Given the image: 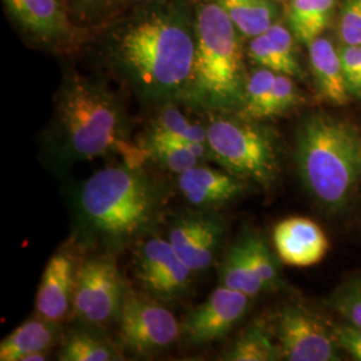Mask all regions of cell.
I'll return each instance as SVG.
<instances>
[{
    "mask_svg": "<svg viewBox=\"0 0 361 361\" xmlns=\"http://www.w3.org/2000/svg\"><path fill=\"white\" fill-rule=\"evenodd\" d=\"M194 22L186 0L145 3L106 31V56L143 101H182L193 71Z\"/></svg>",
    "mask_w": 361,
    "mask_h": 361,
    "instance_id": "6da1fadb",
    "label": "cell"
},
{
    "mask_svg": "<svg viewBox=\"0 0 361 361\" xmlns=\"http://www.w3.org/2000/svg\"><path fill=\"white\" fill-rule=\"evenodd\" d=\"M54 135L67 159H92L119 152L140 168L146 152L126 140L125 116L116 95L102 83L68 74L55 98Z\"/></svg>",
    "mask_w": 361,
    "mask_h": 361,
    "instance_id": "7a4b0ae2",
    "label": "cell"
},
{
    "mask_svg": "<svg viewBox=\"0 0 361 361\" xmlns=\"http://www.w3.org/2000/svg\"><path fill=\"white\" fill-rule=\"evenodd\" d=\"M194 8L195 55L182 101L209 113L241 110L247 82L241 35L217 0Z\"/></svg>",
    "mask_w": 361,
    "mask_h": 361,
    "instance_id": "3957f363",
    "label": "cell"
},
{
    "mask_svg": "<svg viewBox=\"0 0 361 361\" xmlns=\"http://www.w3.org/2000/svg\"><path fill=\"white\" fill-rule=\"evenodd\" d=\"M297 169L310 195L326 210L338 212L361 180V133L332 116L307 118L297 133Z\"/></svg>",
    "mask_w": 361,
    "mask_h": 361,
    "instance_id": "277c9868",
    "label": "cell"
},
{
    "mask_svg": "<svg viewBox=\"0 0 361 361\" xmlns=\"http://www.w3.org/2000/svg\"><path fill=\"white\" fill-rule=\"evenodd\" d=\"M161 205L157 183L128 164L97 171L78 195L85 224L111 241H126L147 232L158 219Z\"/></svg>",
    "mask_w": 361,
    "mask_h": 361,
    "instance_id": "5b68a950",
    "label": "cell"
},
{
    "mask_svg": "<svg viewBox=\"0 0 361 361\" xmlns=\"http://www.w3.org/2000/svg\"><path fill=\"white\" fill-rule=\"evenodd\" d=\"M210 155L224 170L244 180L269 186L279 174V155L271 135L253 121L212 113L207 126Z\"/></svg>",
    "mask_w": 361,
    "mask_h": 361,
    "instance_id": "8992f818",
    "label": "cell"
},
{
    "mask_svg": "<svg viewBox=\"0 0 361 361\" xmlns=\"http://www.w3.org/2000/svg\"><path fill=\"white\" fill-rule=\"evenodd\" d=\"M271 334L281 360H340L332 326L301 304L285 305L274 314Z\"/></svg>",
    "mask_w": 361,
    "mask_h": 361,
    "instance_id": "52a82bcc",
    "label": "cell"
},
{
    "mask_svg": "<svg viewBox=\"0 0 361 361\" xmlns=\"http://www.w3.org/2000/svg\"><path fill=\"white\" fill-rule=\"evenodd\" d=\"M6 13L27 38L54 51H68L83 40L67 0H3Z\"/></svg>",
    "mask_w": 361,
    "mask_h": 361,
    "instance_id": "ba28073f",
    "label": "cell"
},
{
    "mask_svg": "<svg viewBox=\"0 0 361 361\" xmlns=\"http://www.w3.org/2000/svg\"><path fill=\"white\" fill-rule=\"evenodd\" d=\"M123 295L116 262L110 258H89L78 268L73 313L85 323L101 326L119 316Z\"/></svg>",
    "mask_w": 361,
    "mask_h": 361,
    "instance_id": "9c48e42d",
    "label": "cell"
},
{
    "mask_svg": "<svg viewBox=\"0 0 361 361\" xmlns=\"http://www.w3.org/2000/svg\"><path fill=\"white\" fill-rule=\"evenodd\" d=\"M118 317L121 343L138 355L164 350L180 335L174 314L147 297H125Z\"/></svg>",
    "mask_w": 361,
    "mask_h": 361,
    "instance_id": "30bf717a",
    "label": "cell"
},
{
    "mask_svg": "<svg viewBox=\"0 0 361 361\" xmlns=\"http://www.w3.org/2000/svg\"><path fill=\"white\" fill-rule=\"evenodd\" d=\"M135 273L153 296L174 300L190 289L194 271L180 259L169 240L152 237L137 249Z\"/></svg>",
    "mask_w": 361,
    "mask_h": 361,
    "instance_id": "8fae6325",
    "label": "cell"
},
{
    "mask_svg": "<svg viewBox=\"0 0 361 361\" xmlns=\"http://www.w3.org/2000/svg\"><path fill=\"white\" fill-rule=\"evenodd\" d=\"M247 307V295L219 285L205 302L186 316L180 325V335L189 345L213 343L245 316Z\"/></svg>",
    "mask_w": 361,
    "mask_h": 361,
    "instance_id": "7c38bea8",
    "label": "cell"
},
{
    "mask_svg": "<svg viewBox=\"0 0 361 361\" xmlns=\"http://www.w3.org/2000/svg\"><path fill=\"white\" fill-rule=\"evenodd\" d=\"M222 232L219 219L188 214L174 219L168 240L180 259L195 273L205 271L214 262Z\"/></svg>",
    "mask_w": 361,
    "mask_h": 361,
    "instance_id": "4fadbf2b",
    "label": "cell"
},
{
    "mask_svg": "<svg viewBox=\"0 0 361 361\" xmlns=\"http://www.w3.org/2000/svg\"><path fill=\"white\" fill-rule=\"evenodd\" d=\"M78 268L75 258L65 250L49 259L35 301L39 316L59 324L73 312Z\"/></svg>",
    "mask_w": 361,
    "mask_h": 361,
    "instance_id": "5bb4252c",
    "label": "cell"
},
{
    "mask_svg": "<svg viewBox=\"0 0 361 361\" xmlns=\"http://www.w3.org/2000/svg\"><path fill=\"white\" fill-rule=\"evenodd\" d=\"M273 243L281 261L297 268L319 264L329 249L323 229L304 217H290L279 222L273 232Z\"/></svg>",
    "mask_w": 361,
    "mask_h": 361,
    "instance_id": "9a60e30c",
    "label": "cell"
},
{
    "mask_svg": "<svg viewBox=\"0 0 361 361\" xmlns=\"http://www.w3.org/2000/svg\"><path fill=\"white\" fill-rule=\"evenodd\" d=\"M243 180L226 170L197 165L180 173L178 188L183 198L194 207H219L243 194Z\"/></svg>",
    "mask_w": 361,
    "mask_h": 361,
    "instance_id": "2e32d148",
    "label": "cell"
},
{
    "mask_svg": "<svg viewBox=\"0 0 361 361\" xmlns=\"http://www.w3.org/2000/svg\"><path fill=\"white\" fill-rule=\"evenodd\" d=\"M310 66L314 86L325 101L345 104L349 99L347 79L343 71L340 52L328 38L319 37L310 46Z\"/></svg>",
    "mask_w": 361,
    "mask_h": 361,
    "instance_id": "e0dca14e",
    "label": "cell"
},
{
    "mask_svg": "<svg viewBox=\"0 0 361 361\" xmlns=\"http://www.w3.org/2000/svg\"><path fill=\"white\" fill-rule=\"evenodd\" d=\"M58 336L56 323L37 314L20 324L0 343V360L25 361L27 356L47 352Z\"/></svg>",
    "mask_w": 361,
    "mask_h": 361,
    "instance_id": "ac0fdd59",
    "label": "cell"
},
{
    "mask_svg": "<svg viewBox=\"0 0 361 361\" xmlns=\"http://www.w3.org/2000/svg\"><path fill=\"white\" fill-rule=\"evenodd\" d=\"M238 34L252 39L267 32L280 18L277 0H217Z\"/></svg>",
    "mask_w": 361,
    "mask_h": 361,
    "instance_id": "d6986e66",
    "label": "cell"
},
{
    "mask_svg": "<svg viewBox=\"0 0 361 361\" xmlns=\"http://www.w3.org/2000/svg\"><path fill=\"white\" fill-rule=\"evenodd\" d=\"M335 4L336 0H289L286 20L295 38L310 46L322 37L331 22Z\"/></svg>",
    "mask_w": 361,
    "mask_h": 361,
    "instance_id": "ffe728a7",
    "label": "cell"
},
{
    "mask_svg": "<svg viewBox=\"0 0 361 361\" xmlns=\"http://www.w3.org/2000/svg\"><path fill=\"white\" fill-rule=\"evenodd\" d=\"M224 359L231 361H276L281 360V353L271 328L267 324L255 323L238 337Z\"/></svg>",
    "mask_w": 361,
    "mask_h": 361,
    "instance_id": "44dd1931",
    "label": "cell"
},
{
    "mask_svg": "<svg viewBox=\"0 0 361 361\" xmlns=\"http://www.w3.org/2000/svg\"><path fill=\"white\" fill-rule=\"evenodd\" d=\"M219 281L222 286L243 292L249 297L257 296L258 293L265 290V286L252 269L243 238L231 247L224 259L219 271Z\"/></svg>",
    "mask_w": 361,
    "mask_h": 361,
    "instance_id": "7402d4cb",
    "label": "cell"
},
{
    "mask_svg": "<svg viewBox=\"0 0 361 361\" xmlns=\"http://www.w3.org/2000/svg\"><path fill=\"white\" fill-rule=\"evenodd\" d=\"M142 147L146 154L177 174L197 166L200 161V158L189 150L186 142H180L176 138L154 131L149 133Z\"/></svg>",
    "mask_w": 361,
    "mask_h": 361,
    "instance_id": "603a6c76",
    "label": "cell"
},
{
    "mask_svg": "<svg viewBox=\"0 0 361 361\" xmlns=\"http://www.w3.org/2000/svg\"><path fill=\"white\" fill-rule=\"evenodd\" d=\"M276 77L277 73L264 67L255 70L247 77L245 98L238 116L250 121L265 119V111L271 99Z\"/></svg>",
    "mask_w": 361,
    "mask_h": 361,
    "instance_id": "cb8c5ba5",
    "label": "cell"
},
{
    "mask_svg": "<svg viewBox=\"0 0 361 361\" xmlns=\"http://www.w3.org/2000/svg\"><path fill=\"white\" fill-rule=\"evenodd\" d=\"M150 131L168 135L180 142H207V128L190 122L173 104L162 106Z\"/></svg>",
    "mask_w": 361,
    "mask_h": 361,
    "instance_id": "d4e9b609",
    "label": "cell"
},
{
    "mask_svg": "<svg viewBox=\"0 0 361 361\" xmlns=\"http://www.w3.org/2000/svg\"><path fill=\"white\" fill-rule=\"evenodd\" d=\"M114 348L99 337L74 332L67 337L65 345L59 353L63 361H111L118 360Z\"/></svg>",
    "mask_w": 361,
    "mask_h": 361,
    "instance_id": "484cf974",
    "label": "cell"
},
{
    "mask_svg": "<svg viewBox=\"0 0 361 361\" xmlns=\"http://www.w3.org/2000/svg\"><path fill=\"white\" fill-rule=\"evenodd\" d=\"M243 240L252 269L265 286V290L277 289L281 285V279L274 257L265 241L257 234H249Z\"/></svg>",
    "mask_w": 361,
    "mask_h": 361,
    "instance_id": "4316f807",
    "label": "cell"
},
{
    "mask_svg": "<svg viewBox=\"0 0 361 361\" xmlns=\"http://www.w3.org/2000/svg\"><path fill=\"white\" fill-rule=\"evenodd\" d=\"M328 305L347 324L361 329V277L349 279L328 298Z\"/></svg>",
    "mask_w": 361,
    "mask_h": 361,
    "instance_id": "83f0119b",
    "label": "cell"
},
{
    "mask_svg": "<svg viewBox=\"0 0 361 361\" xmlns=\"http://www.w3.org/2000/svg\"><path fill=\"white\" fill-rule=\"evenodd\" d=\"M267 35L279 62V74L301 77V67L295 54V35L290 28L277 22L267 31Z\"/></svg>",
    "mask_w": 361,
    "mask_h": 361,
    "instance_id": "f1b7e54d",
    "label": "cell"
},
{
    "mask_svg": "<svg viewBox=\"0 0 361 361\" xmlns=\"http://www.w3.org/2000/svg\"><path fill=\"white\" fill-rule=\"evenodd\" d=\"M301 102L302 95L298 90L296 83L292 80V77L277 73L271 99L265 111V119L283 116L285 113L293 110Z\"/></svg>",
    "mask_w": 361,
    "mask_h": 361,
    "instance_id": "f546056e",
    "label": "cell"
},
{
    "mask_svg": "<svg viewBox=\"0 0 361 361\" xmlns=\"http://www.w3.org/2000/svg\"><path fill=\"white\" fill-rule=\"evenodd\" d=\"M338 35L343 44L361 46V0H344L340 10Z\"/></svg>",
    "mask_w": 361,
    "mask_h": 361,
    "instance_id": "4dcf8cb0",
    "label": "cell"
},
{
    "mask_svg": "<svg viewBox=\"0 0 361 361\" xmlns=\"http://www.w3.org/2000/svg\"><path fill=\"white\" fill-rule=\"evenodd\" d=\"M116 0H67L75 22L89 23L116 7Z\"/></svg>",
    "mask_w": 361,
    "mask_h": 361,
    "instance_id": "1f68e13d",
    "label": "cell"
},
{
    "mask_svg": "<svg viewBox=\"0 0 361 361\" xmlns=\"http://www.w3.org/2000/svg\"><path fill=\"white\" fill-rule=\"evenodd\" d=\"M246 54L253 63L264 68H269L274 73H279V62L267 32L249 39Z\"/></svg>",
    "mask_w": 361,
    "mask_h": 361,
    "instance_id": "d6a6232c",
    "label": "cell"
},
{
    "mask_svg": "<svg viewBox=\"0 0 361 361\" xmlns=\"http://www.w3.org/2000/svg\"><path fill=\"white\" fill-rule=\"evenodd\" d=\"M332 331L340 349L353 360L361 361V329L349 324H338L332 326Z\"/></svg>",
    "mask_w": 361,
    "mask_h": 361,
    "instance_id": "836d02e7",
    "label": "cell"
},
{
    "mask_svg": "<svg viewBox=\"0 0 361 361\" xmlns=\"http://www.w3.org/2000/svg\"><path fill=\"white\" fill-rule=\"evenodd\" d=\"M343 71L348 83L349 92L357 85L361 78V46L343 44L338 50Z\"/></svg>",
    "mask_w": 361,
    "mask_h": 361,
    "instance_id": "e575fe53",
    "label": "cell"
},
{
    "mask_svg": "<svg viewBox=\"0 0 361 361\" xmlns=\"http://www.w3.org/2000/svg\"><path fill=\"white\" fill-rule=\"evenodd\" d=\"M149 1H153V0H116V6L119 7H123V6H141L145 3H149Z\"/></svg>",
    "mask_w": 361,
    "mask_h": 361,
    "instance_id": "d590c367",
    "label": "cell"
},
{
    "mask_svg": "<svg viewBox=\"0 0 361 361\" xmlns=\"http://www.w3.org/2000/svg\"><path fill=\"white\" fill-rule=\"evenodd\" d=\"M350 92H352V94H355V95H359V97H361V78L360 80L357 82V85L350 90Z\"/></svg>",
    "mask_w": 361,
    "mask_h": 361,
    "instance_id": "8d00e7d4",
    "label": "cell"
},
{
    "mask_svg": "<svg viewBox=\"0 0 361 361\" xmlns=\"http://www.w3.org/2000/svg\"><path fill=\"white\" fill-rule=\"evenodd\" d=\"M277 1H279V0H277Z\"/></svg>",
    "mask_w": 361,
    "mask_h": 361,
    "instance_id": "74e56055",
    "label": "cell"
}]
</instances>
